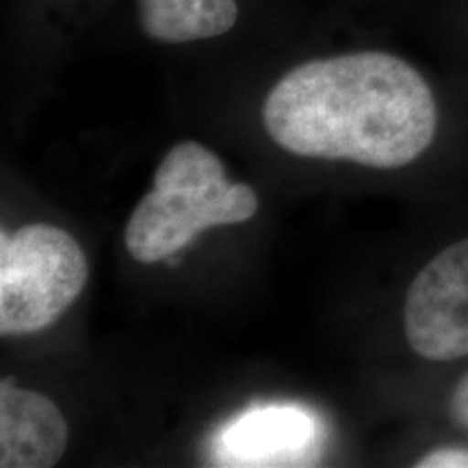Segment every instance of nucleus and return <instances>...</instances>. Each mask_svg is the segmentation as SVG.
<instances>
[{
	"mask_svg": "<svg viewBox=\"0 0 468 468\" xmlns=\"http://www.w3.org/2000/svg\"><path fill=\"white\" fill-rule=\"evenodd\" d=\"M262 120L291 154L397 169L434 142L438 107L419 69L365 50L292 68L269 91Z\"/></svg>",
	"mask_w": 468,
	"mask_h": 468,
	"instance_id": "nucleus-1",
	"label": "nucleus"
},
{
	"mask_svg": "<svg viewBox=\"0 0 468 468\" xmlns=\"http://www.w3.org/2000/svg\"><path fill=\"white\" fill-rule=\"evenodd\" d=\"M90 265L72 234L28 224L0 237V335L27 336L57 324L83 292Z\"/></svg>",
	"mask_w": 468,
	"mask_h": 468,
	"instance_id": "nucleus-2",
	"label": "nucleus"
},
{
	"mask_svg": "<svg viewBox=\"0 0 468 468\" xmlns=\"http://www.w3.org/2000/svg\"><path fill=\"white\" fill-rule=\"evenodd\" d=\"M256 210V191L228 178L208 186H152L128 219L124 243L134 261L154 265L208 228L243 224Z\"/></svg>",
	"mask_w": 468,
	"mask_h": 468,
	"instance_id": "nucleus-3",
	"label": "nucleus"
},
{
	"mask_svg": "<svg viewBox=\"0 0 468 468\" xmlns=\"http://www.w3.org/2000/svg\"><path fill=\"white\" fill-rule=\"evenodd\" d=\"M408 345L420 358L468 356V237L444 248L417 273L403 303Z\"/></svg>",
	"mask_w": 468,
	"mask_h": 468,
	"instance_id": "nucleus-4",
	"label": "nucleus"
},
{
	"mask_svg": "<svg viewBox=\"0 0 468 468\" xmlns=\"http://www.w3.org/2000/svg\"><path fill=\"white\" fill-rule=\"evenodd\" d=\"M68 423L57 403L20 388L14 378L0 382V466L50 468L68 449Z\"/></svg>",
	"mask_w": 468,
	"mask_h": 468,
	"instance_id": "nucleus-5",
	"label": "nucleus"
},
{
	"mask_svg": "<svg viewBox=\"0 0 468 468\" xmlns=\"http://www.w3.org/2000/svg\"><path fill=\"white\" fill-rule=\"evenodd\" d=\"M144 33L156 42L213 39L237 25V0H137Z\"/></svg>",
	"mask_w": 468,
	"mask_h": 468,
	"instance_id": "nucleus-6",
	"label": "nucleus"
},
{
	"mask_svg": "<svg viewBox=\"0 0 468 468\" xmlns=\"http://www.w3.org/2000/svg\"><path fill=\"white\" fill-rule=\"evenodd\" d=\"M308 420L295 410H265L250 414L232 430L228 464H286V455L297 452L306 438Z\"/></svg>",
	"mask_w": 468,
	"mask_h": 468,
	"instance_id": "nucleus-7",
	"label": "nucleus"
},
{
	"mask_svg": "<svg viewBox=\"0 0 468 468\" xmlns=\"http://www.w3.org/2000/svg\"><path fill=\"white\" fill-rule=\"evenodd\" d=\"M226 178L224 163L208 148L183 142L167 152L154 172V186H208Z\"/></svg>",
	"mask_w": 468,
	"mask_h": 468,
	"instance_id": "nucleus-8",
	"label": "nucleus"
},
{
	"mask_svg": "<svg viewBox=\"0 0 468 468\" xmlns=\"http://www.w3.org/2000/svg\"><path fill=\"white\" fill-rule=\"evenodd\" d=\"M417 468H468V449H436L420 458Z\"/></svg>",
	"mask_w": 468,
	"mask_h": 468,
	"instance_id": "nucleus-9",
	"label": "nucleus"
},
{
	"mask_svg": "<svg viewBox=\"0 0 468 468\" xmlns=\"http://www.w3.org/2000/svg\"><path fill=\"white\" fill-rule=\"evenodd\" d=\"M452 419L468 431V373L460 379L452 395Z\"/></svg>",
	"mask_w": 468,
	"mask_h": 468,
	"instance_id": "nucleus-10",
	"label": "nucleus"
}]
</instances>
